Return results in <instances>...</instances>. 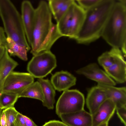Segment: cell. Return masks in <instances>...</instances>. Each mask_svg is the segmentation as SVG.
Instances as JSON below:
<instances>
[{
	"instance_id": "cell-34",
	"label": "cell",
	"mask_w": 126,
	"mask_h": 126,
	"mask_svg": "<svg viewBox=\"0 0 126 126\" xmlns=\"http://www.w3.org/2000/svg\"><path fill=\"white\" fill-rule=\"evenodd\" d=\"M5 47L4 46H0V61L5 51Z\"/></svg>"
},
{
	"instance_id": "cell-35",
	"label": "cell",
	"mask_w": 126,
	"mask_h": 126,
	"mask_svg": "<svg viewBox=\"0 0 126 126\" xmlns=\"http://www.w3.org/2000/svg\"><path fill=\"white\" fill-rule=\"evenodd\" d=\"M108 123H105L103 124H102L98 126H108Z\"/></svg>"
},
{
	"instance_id": "cell-18",
	"label": "cell",
	"mask_w": 126,
	"mask_h": 126,
	"mask_svg": "<svg viewBox=\"0 0 126 126\" xmlns=\"http://www.w3.org/2000/svg\"><path fill=\"white\" fill-rule=\"evenodd\" d=\"M42 88L44 99L42 102L43 105L48 109H53L55 102V90L50 80L43 78L38 79L37 80Z\"/></svg>"
},
{
	"instance_id": "cell-2",
	"label": "cell",
	"mask_w": 126,
	"mask_h": 126,
	"mask_svg": "<svg viewBox=\"0 0 126 126\" xmlns=\"http://www.w3.org/2000/svg\"><path fill=\"white\" fill-rule=\"evenodd\" d=\"M115 0H102L94 7L85 10L84 20L75 40L87 44L101 37L104 28L115 3Z\"/></svg>"
},
{
	"instance_id": "cell-8",
	"label": "cell",
	"mask_w": 126,
	"mask_h": 126,
	"mask_svg": "<svg viewBox=\"0 0 126 126\" xmlns=\"http://www.w3.org/2000/svg\"><path fill=\"white\" fill-rule=\"evenodd\" d=\"M78 74L97 82L98 84L114 86L116 82L96 63H91L76 71Z\"/></svg>"
},
{
	"instance_id": "cell-22",
	"label": "cell",
	"mask_w": 126,
	"mask_h": 126,
	"mask_svg": "<svg viewBox=\"0 0 126 126\" xmlns=\"http://www.w3.org/2000/svg\"><path fill=\"white\" fill-rule=\"evenodd\" d=\"M121 52L120 48L112 47L109 51L103 53L98 57V63L104 69L113 64L118 55Z\"/></svg>"
},
{
	"instance_id": "cell-1",
	"label": "cell",
	"mask_w": 126,
	"mask_h": 126,
	"mask_svg": "<svg viewBox=\"0 0 126 126\" xmlns=\"http://www.w3.org/2000/svg\"><path fill=\"white\" fill-rule=\"evenodd\" d=\"M52 14L48 3L41 0L35 8L34 24L31 53L33 56L42 52L50 50L62 36L57 30L56 24L52 21Z\"/></svg>"
},
{
	"instance_id": "cell-3",
	"label": "cell",
	"mask_w": 126,
	"mask_h": 126,
	"mask_svg": "<svg viewBox=\"0 0 126 126\" xmlns=\"http://www.w3.org/2000/svg\"><path fill=\"white\" fill-rule=\"evenodd\" d=\"M101 37L112 47L126 49V0H115Z\"/></svg>"
},
{
	"instance_id": "cell-37",
	"label": "cell",
	"mask_w": 126,
	"mask_h": 126,
	"mask_svg": "<svg viewBox=\"0 0 126 126\" xmlns=\"http://www.w3.org/2000/svg\"><path fill=\"white\" fill-rule=\"evenodd\" d=\"M2 110L0 109V115L1 113V112L2 111Z\"/></svg>"
},
{
	"instance_id": "cell-27",
	"label": "cell",
	"mask_w": 126,
	"mask_h": 126,
	"mask_svg": "<svg viewBox=\"0 0 126 126\" xmlns=\"http://www.w3.org/2000/svg\"><path fill=\"white\" fill-rule=\"evenodd\" d=\"M75 1L73 0H68L67 2L60 10L53 15L57 23L66 13L70 6Z\"/></svg>"
},
{
	"instance_id": "cell-12",
	"label": "cell",
	"mask_w": 126,
	"mask_h": 126,
	"mask_svg": "<svg viewBox=\"0 0 126 126\" xmlns=\"http://www.w3.org/2000/svg\"><path fill=\"white\" fill-rule=\"evenodd\" d=\"M76 78L67 71L62 70L53 75L51 78V82L55 90L59 92L68 90L75 85Z\"/></svg>"
},
{
	"instance_id": "cell-36",
	"label": "cell",
	"mask_w": 126,
	"mask_h": 126,
	"mask_svg": "<svg viewBox=\"0 0 126 126\" xmlns=\"http://www.w3.org/2000/svg\"><path fill=\"white\" fill-rule=\"evenodd\" d=\"M10 126H16L14 123H12Z\"/></svg>"
},
{
	"instance_id": "cell-24",
	"label": "cell",
	"mask_w": 126,
	"mask_h": 126,
	"mask_svg": "<svg viewBox=\"0 0 126 126\" xmlns=\"http://www.w3.org/2000/svg\"><path fill=\"white\" fill-rule=\"evenodd\" d=\"M6 119V126H10L15 121L19 112L14 107L7 108L3 110Z\"/></svg>"
},
{
	"instance_id": "cell-30",
	"label": "cell",
	"mask_w": 126,
	"mask_h": 126,
	"mask_svg": "<svg viewBox=\"0 0 126 126\" xmlns=\"http://www.w3.org/2000/svg\"><path fill=\"white\" fill-rule=\"evenodd\" d=\"M16 126H26L25 120L22 114L19 113L14 123Z\"/></svg>"
},
{
	"instance_id": "cell-5",
	"label": "cell",
	"mask_w": 126,
	"mask_h": 126,
	"mask_svg": "<svg viewBox=\"0 0 126 126\" xmlns=\"http://www.w3.org/2000/svg\"><path fill=\"white\" fill-rule=\"evenodd\" d=\"M57 66L56 57L50 50L44 51L33 56L28 63L27 70L34 78H43Z\"/></svg>"
},
{
	"instance_id": "cell-21",
	"label": "cell",
	"mask_w": 126,
	"mask_h": 126,
	"mask_svg": "<svg viewBox=\"0 0 126 126\" xmlns=\"http://www.w3.org/2000/svg\"><path fill=\"white\" fill-rule=\"evenodd\" d=\"M18 97L19 98L25 97L35 99L42 102L44 96L41 84L38 81L34 82L27 87Z\"/></svg>"
},
{
	"instance_id": "cell-17",
	"label": "cell",
	"mask_w": 126,
	"mask_h": 126,
	"mask_svg": "<svg viewBox=\"0 0 126 126\" xmlns=\"http://www.w3.org/2000/svg\"><path fill=\"white\" fill-rule=\"evenodd\" d=\"M18 65L17 62L11 57L5 48L4 53L0 61V94L2 92L7 78Z\"/></svg>"
},
{
	"instance_id": "cell-20",
	"label": "cell",
	"mask_w": 126,
	"mask_h": 126,
	"mask_svg": "<svg viewBox=\"0 0 126 126\" xmlns=\"http://www.w3.org/2000/svg\"><path fill=\"white\" fill-rule=\"evenodd\" d=\"M5 47L10 56H16L23 61L27 60V53L29 50L26 47L17 44L10 37H6Z\"/></svg>"
},
{
	"instance_id": "cell-14",
	"label": "cell",
	"mask_w": 126,
	"mask_h": 126,
	"mask_svg": "<svg viewBox=\"0 0 126 126\" xmlns=\"http://www.w3.org/2000/svg\"><path fill=\"white\" fill-rule=\"evenodd\" d=\"M107 99L104 91L97 85L89 89L86 100L89 112L93 114Z\"/></svg>"
},
{
	"instance_id": "cell-29",
	"label": "cell",
	"mask_w": 126,
	"mask_h": 126,
	"mask_svg": "<svg viewBox=\"0 0 126 126\" xmlns=\"http://www.w3.org/2000/svg\"><path fill=\"white\" fill-rule=\"evenodd\" d=\"M42 126H69L62 121L52 120L46 122Z\"/></svg>"
},
{
	"instance_id": "cell-33",
	"label": "cell",
	"mask_w": 126,
	"mask_h": 126,
	"mask_svg": "<svg viewBox=\"0 0 126 126\" xmlns=\"http://www.w3.org/2000/svg\"><path fill=\"white\" fill-rule=\"evenodd\" d=\"M6 116L3 110L0 116V126H6Z\"/></svg>"
},
{
	"instance_id": "cell-6",
	"label": "cell",
	"mask_w": 126,
	"mask_h": 126,
	"mask_svg": "<svg viewBox=\"0 0 126 126\" xmlns=\"http://www.w3.org/2000/svg\"><path fill=\"white\" fill-rule=\"evenodd\" d=\"M85 100L83 94L76 89L64 91L58 98L56 106V113L60 115L73 113L84 109Z\"/></svg>"
},
{
	"instance_id": "cell-25",
	"label": "cell",
	"mask_w": 126,
	"mask_h": 126,
	"mask_svg": "<svg viewBox=\"0 0 126 126\" xmlns=\"http://www.w3.org/2000/svg\"><path fill=\"white\" fill-rule=\"evenodd\" d=\"M67 1L68 0H48V6L52 14L53 15L60 10Z\"/></svg>"
},
{
	"instance_id": "cell-28",
	"label": "cell",
	"mask_w": 126,
	"mask_h": 126,
	"mask_svg": "<svg viewBox=\"0 0 126 126\" xmlns=\"http://www.w3.org/2000/svg\"><path fill=\"white\" fill-rule=\"evenodd\" d=\"M117 115L124 126H126V106L116 108Z\"/></svg>"
},
{
	"instance_id": "cell-11",
	"label": "cell",
	"mask_w": 126,
	"mask_h": 126,
	"mask_svg": "<svg viewBox=\"0 0 126 126\" xmlns=\"http://www.w3.org/2000/svg\"><path fill=\"white\" fill-rule=\"evenodd\" d=\"M69 126H92V115L84 109L75 112L64 114L59 116Z\"/></svg>"
},
{
	"instance_id": "cell-26",
	"label": "cell",
	"mask_w": 126,
	"mask_h": 126,
	"mask_svg": "<svg viewBox=\"0 0 126 126\" xmlns=\"http://www.w3.org/2000/svg\"><path fill=\"white\" fill-rule=\"evenodd\" d=\"M102 0H78L76 1L78 4L85 11L95 6Z\"/></svg>"
},
{
	"instance_id": "cell-4",
	"label": "cell",
	"mask_w": 126,
	"mask_h": 126,
	"mask_svg": "<svg viewBox=\"0 0 126 126\" xmlns=\"http://www.w3.org/2000/svg\"><path fill=\"white\" fill-rule=\"evenodd\" d=\"M0 16L7 37L19 45L26 48L31 47L26 37L21 14L9 0H0Z\"/></svg>"
},
{
	"instance_id": "cell-19",
	"label": "cell",
	"mask_w": 126,
	"mask_h": 126,
	"mask_svg": "<svg viewBox=\"0 0 126 126\" xmlns=\"http://www.w3.org/2000/svg\"><path fill=\"white\" fill-rule=\"evenodd\" d=\"M75 1L72 3L66 13L56 24L58 31L62 37H69Z\"/></svg>"
},
{
	"instance_id": "cell-23",
	"label": "cell",
	"mask_w": 126,
	"mask_h": 126,
	"mask_svg": "<svg viewBox=\"0 0 126 126\" xmlns=\"http://www.w3.org/2000/svg\"><path fill=\"white\" fill-rule=\"evenodd\" d=\"M18 98L17 95L2 92L0 94V109L14 107Z\"/></svg>"
},
{
	"instance_id": "cell-7",
	"label": "cell",
	"mask_w": 126,
	"mask_h": 126,
	"mask_svg": "<svg viewBox=\"0 0 126 126\" xmlns=\"http://www.w3.org/2000/svg\"><path fill=\"white\" fill-rule=\"evenodd\" d=\"M34 82V78L30 74L13 71L10 73L4 84L2 92L18 96Z\"/></svg>"
},
{
	"instance_id": "cell-32",
	"label": "cell",
	"mask_w": 126,
	"mask_h": 126,
	"mask_svg": "<svg viewBox=\"0 0 126 126\" xmlns=\"http://www.w3.org/2000/svg\"><path fill=\"white\" fill-rule=\"evenodd\" d=\"M22 116L25 120L26 126H38L29 117L23 114Z\"/></svg>"
},
{
	"instance_id": "cell-31",
	"label": "cell",
	"mask_w": 126,
	"mask_h": 126,
	"mask_svg": "<svg viewBox=\"0 0 126 126\" xmlns=\"http://www.w3.org/2000/svg\"><path fill=\"white\" fill-rule=\"evenodd\" d=\"M6 37L3 28L0 26V46H5L6 42Z\"/></svg>"
},
{
	"instance_id": "cell-13",
	"label": "cell",
	"mask_w": 126,
	"mask_h": 126,
	"mask_svg": "<svg viewBox=\"0 0 126 126\" xmlns=\"http://www.w3.org/2000/svg\"><path fill=\"white\" fill-rule=\"evenodd\" d=\"M124 56L121 52L118 55L113 64L104 69L110 77L119 83H124L126 80V64Z\"/></svg>"
},
{
	"instance_id": "cell-15",
	"label": "cell",
	"mask_w": 126,
	"mask_h": 126,
	"mask_svg": "<svg viewBox=\"0 0 126 126\" xmlns=\"http://www.w3.org/2000/svg\"><path fill=\"white\" fill-rule=\"evenodd\" d=\"M97 85L105 92L107 98L110 99L116 108L126 106V88L118 87L114 86L98 83Z\"/></svg>"
},
{
	"instance_id": "cell-10",
	"label": "cell",
	"mask_w": 126,
	"mask_h": 126,
	"mask_svg": "<svg viewBox=\"0 0 126 126\" xmlns=\"http://www.w3.org/2000/svg\"><path fill=\"white\" fill-rule=\"evenodd\" d=\"M116 107L110 99H106L92 115V126L108 123L116 110Z\"/></svg>"
},
{
	"instance_id": "cell-9",
	"label": "cell",
	"mask_w": 126,
	"mask_h": 126,
	"mask_svg": "<svg viewBox=\"0 0 126 126\" xmlns=\"http://www.w3.org/2000/svg\"><path fill=\"white\" fill-rule=\"evenodd\" d=\"M21 15L23 24L28 43L31 46L32 41L35 15V9L29 1L22 2Z\"/></svg>"
},
{
	"instance_id": "cell-16",
	"label": "cell",
	"mask_w": 126,
	"mask_h": 126,
	"mask_svg": "<svg viewBox=\"0 0 126 126\" xmlns=\"http://www.w3.org/2000/svg\"><path fill=\"white\" fill-rule=\"evenodd\" d=\"M85 15V11L75 1L69 38L76 39L83 23Z\"/></svg>"
}]
</instances>
